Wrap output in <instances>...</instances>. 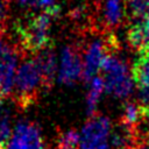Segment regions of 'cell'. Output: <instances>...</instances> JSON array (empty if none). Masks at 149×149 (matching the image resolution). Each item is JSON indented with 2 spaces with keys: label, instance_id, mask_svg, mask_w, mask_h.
I'll return each mask as SVG.
<instances>
[{
  "label": "cell",
  "instance_id": "14",
  "mask_svg": "<svg viewBox=\"0 0 149 149\" xmlns=\"http://www.w3.org/2000/svg\"><path fill=\"white\" fill-rule=\"evenodd\" d=\"M125 7L126 14L135 22L143 21L149 8V0H125Z\"/></svg>",
  "mask_w": 149,
  "mask_h": 149
},
{
  "label": "cell",
  "instance_id": "13",
  "mask_svg": "<svg viewBox=\"0 0 149 149\" xmlns=\"http://www.w3.org/2000/svg\"><path fill=\"white\" fill-rule=\"evenodd\" d=\"M128 42L132 47L136 48L137 50L144 47L147 43H149V36L147 34V30L144 28L143 21L134 22L127 33Z\"/></svg>",
  "mask_w": 149,
  "mask_h": 149
},
{
  "label": "cell",
  "instance_id": "16",
  "mask_svg": "<svg viewBox=\"0 0 149 149\" xmlns=\"http://www.w3.org/2000/svg\"><path fill=\"white\" fill-rule=\"evenodd\" d=\"M13 130L10 129L9 114L7 111L0 113V149H6L10 139Z\"/></svg>",
  "mask_w": 149,
  "mask_h": 149
},
{
  "label": "cell",
  "instance_id": "11",
  "mask_svg": "<svg viewBox=\"0 0 149 149\" xmlns=\"http://www.w3.org/2000/svg\"><path fill=\"white\" fill-rule=\"evenodd\" d=\"M104 91H105V84H104L102 77H99V76L94 77L91 80L87 95H86V111L88 115H92V116L94 115Z\"/></svg>",
  "mask_w": 149,
  "mask_h": 149
},
{
  "label": "cell",
  "instance_id": "8",
  "mask_svg": "<svg viewBox=\"0 0 149 149\" xmlns=\"http://www.w3.org/2000/svg\"><path fill=\"white\" fill-rule=\"evenodd\" d=\"M17 63V54L13 48H10L5 56L2 64L0 65V92L3 97H7L14 92L15 74L19 68Z\"/></svg>",
  "mask_w": 149,
  "mask_h": 149
},
{
  "label": "cell",
  "instance_id": "7",
  "mask_svg": "<svg viewBox=\"0 0 149 149\" xmlns=\"http://www.w3.org/2000/svg\"><path fill=\"white\" fill-rule=\"evenodd\" d=\"M57 78L61 84L72 85L83 78V61L72 47H64L61 52Z\"/></svg>",
  "mask_w": 149,
  "mask_h": 149
},
{
  "label": "cell",
  "instance_id": "23",
  "mask_svg": "<svg viewBox=\"0 0 149 149\" xmlns=\"http://www.w3.org/2000/svg\"><path fill=\"white\" fill-rule=\"evenodd\" d=\"M148 135H149V130H148Z\"/></svg>",
  "mask_w": 149,
  "mask_h": 149
},
{
  "label": "cell",
  "instance_id": "4",
  "mask_svg": "<svg viewBox=\"0 0 149 149\" xmlns=\"http://www.w3.org/2000/svg\"><path fill=\"white\" fill-rule=\"evenodd\" d=\"M112 122L107 116H91L79 132V149H112Z\"/></svg>",
  "mask_w": 149,
  "mask_h": 149
},
{
  "label": "cell",
  "instance_id": "9",
  "mask_svg": "<svg viewBox=\"0 0 149 149\" xmlns=\"http://www.w3.org/2000/svg\"><path fill=\"white\" fill-rule=\"evenodd\" d=\"M126 14L125 0H104L101 5V20L105 26L114 28L119 26Z\"/></svg>",
  "mask_w": 149,
  "mask_h": 149
},
{
  "label": "cell",
  "instance_id": "3",
  "mask_svg": "<svg viewBox=\"0 0 149 149\" xmlns=\"http://www.w3.org/2000/svg\"><path fill=\"white\" fill-rule=\"evenodd\" d=\"M42 87H45V85L36 58L23 61L19 65L15 74L13 92L15 94V100L20 105L27 106L35 100Z\"/></svg>",
  "mask_w": 149,
  "mask_h": 149
},
{
  "label": "cell",
  "instance_id": "19",
  "mask_svg": "<svg viewBox=\"0 0 149 149\" xmlns=\"http://www.w3.org/2000/svg\"><path fill=\"white\" fill-rule=\"evenodd\" d=\"M6 12H7V1L0 0V30L2 28L5 17H6Z\"/></svg>",
  "mask_w": 149,
  "mask_h": 149
},
{
  "label": "cell",
  "instance_id": "21",
  "mask_svg": "<svg viewBox=\"0 0 149 149\" xmlns=\"http://www.w3.org/2000/svg\"><path fill=\"white\" fill-rule=\"evenodd\" d=\"M132 149H149V147L146 146V144H141V146H135V147H133Z\"/></svg>",
  "mask_w": 149,
  "mask_h": 149
},
{
  "label": "cell",
  "instance_id": "5",
  "mask_svg": "<svg viewBox=\"0 0 149 149\" xmlns=\"http://www.w3.org/2000/svg\"><path fill=\"white\" fill-rule=\"evenodd\" d=\"M6 149H47L41 129L35 122H19L12 134Z\"/></svg>",
  "mask_w": 149,
  "mask_h": 149
},
{
  "label": "cell",
  "instance_id": "12",
  "mask_svg": "<svg viewBox=\"0 0 149 149\" xmlns=\"http://www.w3.org/2000/svg\"><path fill=\"white\" fill-rule=\"evenodd\" d=\"M144 118L142 105H137L135 102H128L123 107L122 112V126L134 130L135 127L141 122Z\"/></svg>",
  "mask_w": 149,
  "mask_h": 149
},
{
  "label": "cell",
  "instance_id": "2",
  "mask_svg": "<svg viewBox=\"0 0 149 149\" xmlns=\"http://www.w3.org/2000/svg\"><path fill=\"white\" fill-rule=\"evenodd\" d=\"M106 93L118 99H126L134 90V79L126 62L120 57L108 54L100 68Z\"/></svg>",
  "mask_w": 149,
  "mask_h": 149
},
{
  "label": "cell",
  "instance_id": "18",
  "mask_svg": "<svg viewBox=\"0 0 149 149\" xmlns=\"http://www.w3.org/2000/svg\"><path fill=\"white\" fill-rule=\"evenodd\" d=\"M9 49H10V47L0 37V65L2 64V62L5 59V56L7 55V52H8Z\"/></svg>",
  "mask_w": 149,
  "mask_h": 149
},
{
  "label": "cell",
  "instance_id": "20",
  "mask_svg": "<svg viewBox=\"0 0 149 149\" xmlns=\"http://www.w3.org/2000/svg\"><path fill=\"white\" fill-rule=\"evenodd\" d=\"M143 23H144V28H146V30H147V34H148V36H149V8H148L147 15H146V17H144V20H143Z\"/></svg>",
  "mask_w": 149,
  "mask_h": 149
},
{
  "label": "cell",
  "instance_id": "17",
  "mask_svg": "<svg viewBox=\"0 0 149 149\" xmlns=\"http://www.w3.org/2000/svg\"><path fill=\"white\" fill-rule=\"evenodd\" d=\"M54 2H55V0H30L29 6L34 7V8H43V10H44V9L54 6L55 5Z\"/></svg>",
  "mask_w": 149,
  "mask_h": 149
},
{
  "label": "cell",
  "instance_id": "10",
  "mask_svg": "<svg viewBox=\"0 0 149 149\" xmlns=\"http://www.w3.org/2000/svg\"><path fill=\"white\" fill-rule=\"evenodd\" d=\"M35 58L38 63V66L41 69V72H42L43 79H44V85L47 87L48 85L51 84V81L55 77V73L57 71L56 57H55L54 52L49 48H47V49L40 51Z\"/></svg>",
  "mask_w": 149,
  "mask_h": 149
},
{
  "label": "cell",
  "instance_id": "22",
  "mask_svg": "<svg viewBox=\"0 0 149 149\" xmlns=\"http://www.w3.org/2000/svg\"><path fill=\"white\" fill-rule=\"evenodd\" d=\"M3 99H5V97L1 94V92H0V107H1V105H2V102H3Z\"/></svg>",
  "mask_w": 149,
  "mask_h": 149
},
{
  "label": "cell",
  "instance_id": "6",
  "mask_svg": "<svg viewBox=\"0 0 149 149\" xmlns=\"http://www.w3.org/2000/svg\"><path fill=\"white\" fill-rule=\"evenodd\" d=\"M109 45L111 43L105 42L102 38H94L87 44L83 58V79L85 81H91L97 77L95 74L100 71L105 57L109 54Z\"/></svg>",
  "mask_w": 149,
  "mask_h": 149
},
{
  "label": "cell",
  "instance_id": "1",
  "mask_svg": "<svg viewBox=\"0 0 149 149\" xmlns=\"http://www.w3.org/2000/svg\"><path fill=\"white\" fill-rule=\"evenodd\" d=\"M58 13L59 7L54 5L21 23L17 27V34L23 48L31 52H40L47 49L49 47L51 23Z\"/></svg>",
  "mask_w": 149,
  "mask_h": 149
},
{
  "label": "cell",
  "instance_id": "15",
  "mask_svg": "<svg viewBox=\"0 0 149 149\" xmlns=\"http://www.w3.org/2000/svg\"><path fill=\"white\" fill-rule=\"evenodd\" d=\"M58 149H79V132L74 129L64 130L57 140Z\"/></svg>",
  "mask_w": 149,
  "mask_h": 149
}]
</instances>
